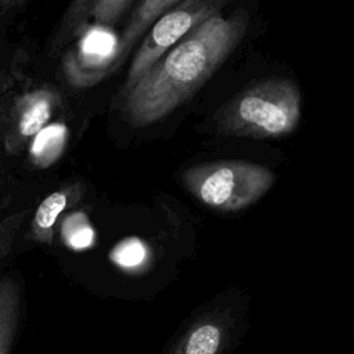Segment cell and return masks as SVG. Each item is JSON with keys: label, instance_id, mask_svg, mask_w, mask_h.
I'll return each instance as SVG.
<instances>
[{"label": "cell", "instance_id": "6da1fadb", "mask_svg": "<svg viewBox=\"0 0 354 354\" xmlns=\"http://www.w3.org/2000/svg\"><path fill=\"white\" fill-rule=\"evenodd\" d=\"M243 8L217 14L170 48L126 93L123 116L134 127L152 124L187 102L242 41L249 26Z\"/></svg>", "mask_w": 354, "mask_h": 354}, {"label": "cell", "instance_id": "7a4b0ae2", "mask_svg": "<svg viewBox=\"0 0 354 354\" xmlns=\"http://www.w3.org/2000/svg\"><path fill=\"white\" fill-rule=\"evenodd\" d=\"M300 90L283 77L259 80L224 102L214 115L220 134L274 138L296 130L301 115Z\"/></svg>", "mask_w": 354, "mask_h": 354}, {"label": "cell", "instance_id": "3957f363", "mask_svg": "<svg viewBox=\"0 0 354 354\" xmlns=\"http://www.w3.org/2000/svg\"><path fill=\"white\" fill-rule=\"evenodd\" d=\"M184 187L203 205L236 212L257 202L274 184L275 174L264 165L246 160H218L188 167Z\"/></svg>", "mask_w": 354, "mask_h": 354}, {"label": "cell", "instance_id": "277c9868", "mask_svg": "<svg viewBox=\"0 0 354 354\" xmlns=\"http://www.w3.org/2000/svg\"><path fill=\"white\" fill-rule=\"evenodd\" d=\"M225 0H183L163 14L151 28L136 53L123 84L126 93L155 62L181 41L191 30L221 12Z\"/></svg>", "mask_w": 354, "mask_h": 354}, {"label": "cell", "instance_id": "5b68a950", "mask_svg": "<svg viewBox=\"0 0 354 354\" xmlns=\"http://www.w3.org/2000/svg\"><path fill=\"white\" fill-rule=\"evenodd\" d=\"M239 314L228 304H213L196 314L163 354H225L236 337Z\"/></svg>", "mask_w": 354, "mask_h": 354}, {"label": "cell", "instance_id": "8992f818", "mask_svg": "<svg viewBox=\"0 0 354 354\" xmlns=\"http://www.w3.org/2000/svg\"><path fill=\"white\" fill-rule=\"evenodd\" d=\"M55 105V95L50 90H36L24 95L11 113V129L7 136L10 149L24 145L48 123Z\"/></svg>", "mask_w": 354, "mask_h": 354}, {"label": "cell", "instance_id": "52a82bcc", "mask_svg": "<svg viewBox=\"0 0 354 354\" xmlns=\"http://www.w3.org/2000/svg\"><path fill=\"white\" fill-rule=\"evenodd\" d=\"M83 194L84 187L80 183H73L47 195L35 210L30 223V238L41 245H53L59 216L77 203Z\"/></svg>", "mask_w": 354, "mask_h": 354}, {"label": "cell", "instance_id": "ba28073f", "mask_svg": "<svg viewBox=\"0 0 354 354\" xmlns=\"http://www.w3.org/2000/svg\"><path fill=\"white\" fill-rule=\"evenodd\" d=\"M181 0H144L131 12V17L116 46L113 71L126 59L138 37L149 29L163 14L176 7Z\"/></svg>", "mask_w": 354, "mask_h": 354}, {"label": "cell", "instance_id": "9c48e42d", "mask_svg": "<svg viewBox=\"0 0 354 354\" xmlns=\"http://www.w3.org/2000/svg\"><path fill=\"white\" fill-rule=\"evenodd\" d=\"M22 285L12 275L0 278V354H11L22 319Z\"/></svg>", "mask_w": 354, "mask_h": 354}, {"label": "cell", "instance_id": "30bf717a", "mask_svg": "<svg viewBox=\"0 0 354 354\" xmlns=\"http://www.w3.org/2000/svg\"><path fill=\"white\" fill-rule=\"evenodd\" d=\"M134 6L133 0H95L76 1L71 6L68 25H82L88 17L94 18L97 25H112Z\"/></svg>", "mask_w": 354, "mask_h": 354}, {"label": "cell", "instance_id": "8fae6325", "mask_svg": "<svg viewBox=\"0 0 354 354\" xmlns=\"http://www.w3.org/2000/svg\"><path fill=\"white\" fill-rule=\"evenodd\" d=\"M109 36L102 30L91 29L80 40L75 53L73 61L82 68H98L106 66L113 71V61L116 50H109Z\"/></svg>", "mask_w": 354, "mask_h": 354}, {"label": "cell", "instance_id": "7c38bea8", "mask_svg": "<svg viewBox=\"0 0 354 354\" xmlns=\"http://www.w3.org/2000/svg\"><path fill=\"white\" fill-rule=\"evenodd\" d=\"M66 142L64 124H50L39 131L30 145V159L36 166L47 167L62 153Z\"/></svg>", "mask_w": 354, "mask_h": 354}, {"label": "cell", "instance_id": "4fadbf2b", "mask_svg": "<svg viewBox=\"0 0 354 354\" xmlns=\"http://www.w3.org/2000/svg\"><path fill=\"white\" fill-rule=\"evenodd\" d=\"M93 236V228L83 214L76 213L65 218L62 224V238L66 245L75 249H83L91 245Z\"/></svg>", "mask_w": 354, "mask_h": 354}, {"label": "cell", "instance_id": "5bb4252c", "mask_svg": "<svg viewBox=\"0 0 354 354\" xmlns=\"http://www.w3.org/2000/svg\"><path fill=\"white\" fill-rule=\"evenodd\" d=\"M28 214L29 209H21L0 220V260L10 253L17 234Z\"/></svg>", "mask_w": 354, "mask_h": 354}, {"label": "cell", "instance_id": "9a60e30c", "mask_svg": "<svg viewBox=\"0 0 354 354\" xmlns=\"http://www.w3.org/2000/svg\"><path fill=\"white\" fill-rule=\"evenodd\" d=\"M8 202H10V199H8V198H4L3 201H0V210H1V209H4V207H7Z\"/></svg>", "mask_w": 354, "mask_h": 354}]
</instances>
